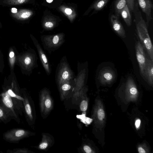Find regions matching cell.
I'll return each mask as SVG.
<instances>
[{"label":"cell","mask_w":153,"mask_h":153,"mask_svg":"<svg viewBox=\"0 0 153 153\" xmlns=\"http://www.w3.org/2000/svg\"><path fill=\"white\" fill-rule=\"evenodd\" d=\"M141 121L140 119L137 120L135 123V125L137 128H138L140 125Z\"/></svg>","instance_id":"obj_29"},{"label":"cell","mask_w":153,"mask_h":153,"mask_svg":"<svg viewBox=\"0 0 153 153\" xmlns=\"http://www.w3.org/2000/svg\"><path fill=\"white\" fill-rule=\"evenodd\" d=\"M83 64L77 63V73L74 78L75 86L73 91V97L77 100L79 97L80 92L84 87L87 75L86 68Z\"/></svg>","instance_id":"obj_5"},{"label":"cell","mask_w":153,"mask_h":153,"mask_svg":"<svg viewBox=\"0 0 153 153\" xmlns=\"http://www.w3.org/2000/svg\"><path fill=\"white\" fill-rule=\"evenodd\" d=\"M151 85L153 83V60L146 58L143 77Z\"/></svg>","instance_id":"obj_14"},{"label":"cell","mask_w":153,"mask_h":153,"mask_svg":"<svg viewBox=\"0 0 153 153\" xmlns=\"http://www.w3.org/2000/svg\"><path fill=\"white\" fill-rule=\"evenodd\" d=\"M23 101L25 111L28 119L31 122H34V117L33 116L32 109L28 98L25 97Z\"/></svg>","instance_id":"obj_21"},{"label":"cell","mask_w":153,"mask_h":153,"mask_svg":"<svg viewBox=\"0 0 153 153\" xmlns=\"http://www.w3.org/2000/svg\"><path fill=\"white\" fill-rule=\"evenodd\" d=\"M109 0H96L91 5L88 12L92 10L94 12H98L101 10L106 5Z\"/></svg>","instance_id":"obj_19"},{"label":"cell","mask_w":153,"mask_h":153,"mask_svg":"<svg viewBox=\"0 0 153 153\" xmlns=\"http://www.w3.org/2000/svg\"><path fill=\"white\" fill-rule=\"evenodd\" d=\"M12 98H15L11 97L7 92L2 94V101L3 104L5 107L8 109L11 110L16 115L14 110L13 102Z\"/></svg>","instance_id":"obj_16"},{"label":"cell","mask_w":153,"mask_h":153,"mask_svg":"<svg viewBox=\"0 0 153 153\" xmlns=\"http://www.w3.org/2000/svg\"><path fill=\"white\" fill-rule=\"evenodd\" d=\"M116 75L114 71L110 68L105 67L99 72L98 79L102 84L110 83L115 79Z\"/></svg>","instance_id":"obj_9"},{"label":"cell","mask_w":153,"mask_h":153,"mask_svg":"<svg viewBox=\"0 0 153 153\" xmlns=\"http://www.w3.org/2000/svg\"><path fill=\"white\" fill-rule=\"evenodd\" d=\"M42 135V140L36 148L40 150L45 151L52 146L54 143V139L48 133H43Z\"/></svg>","instance_id":"obj_13"},{"label":"cell","mask_w":153,"mask_h":153,"mask_svg":"<svg viewBox=\"0 0 153 153\" xmlns=\"http://www.w3.org/2000/svg\"><path fill=\"white\" fill-rule=\"evenodd\" d=\"M74 86V79L64 82L58 86L62 100H64L71 92L73 91Z\"/></svg>","instance_id":"obj_10"},{"label":"cell","mask_w":153,"mask_h":153,"mask_svg":"<svg viewBox=\"0 0 153 153\" xmlns=\"http://www.w3.org/2000/svg\"><path fill=\"white\" fill-rule=\"evenodd\" d=\"M127 4L130 12H133L135 5V0H126Z\"/></svg>","instance_id":"obj_25"},{"label":"cell","mask_w":153,"mask_h":153,"mask_svg":"<svg viewBox=\"0 0 153 153\" xmlns=\"http://www.w3.org/2000/svg\"><path fill=\"white\" fill-rule=\"evenodd\" d=\"M39 103L42 115L47 117L53 107V101L49 90L46 88H43L39 93Z\"/></svg>","instance_id":"obj_4"},{"label":"cell","mask_w":153,"mask_h":153,"mask_svg":"<svg viewBox=\"0 0 153 153\" xmlns=\"http://www.w3.org/2000/svg\"><path fill=\"white\" fill-rule=\"evenodd\" d=\"M13 151V153H30L32 152L26 149H14Z\"/></svg>","instance_id":"obj_27"},{"label":"cell","mask_w":153,"mask_h":153,"mask_svg":"<svg viewBox=\"0 0 153 153\" xmlns=\"http://www.w3.org/2000/svg\"><path fill=\"white\" fill-rule=\"evenodd\" d=\"M139 5L143 12L146 16L147 26L148 27L150 22L152 19V10L153 5L151 0H137Z\"/></svg>","instance_id":"obj_11"},{"label":"cell","mask_w":153,"mask_h":153,"mask_svg":"<svg viewBox=\"0 0 153 153\" xmlns=\"http://www.w3.org/2000/svg\"><path fill=\"white\" fill-rule=\"evenodd\" d=\"M56 25V20L51 17H46L42 23L43 29L46 30H51L55 27Z\"/></svg>","instance_id":"obj_17"},{"label":"cell","mask_w":153,"mask_h":153,"mask_svg":"<svg viewBox=\"0 0 153 153\" xmlns=\"http://www.w3.org/2000/svg\"><path fill=\"white\" fill-rule=\"evenodd\" d=\"M4 115V112L2 108L0 107V118L2 119Z\"/></svg>","instance_id":"obj_30"},{"label":"cell","mask_w":153,"mask_h":153,"mask_svg":"<svg viewBox=\"0 0 153 153\" xmlns=\"http://www.w3.org/2000/svg\"><path fill=\"white\" fill-rule=\"evenodd\" d=\"M65 34L60 33L52 35L40 36V39L44 49L50 54L58 50L65 41Z\"/></svg>","instance_id":"obj_3"},{"label":"cell","mask_w":153,"mask_h":153,"mask_svg":"<svg viewBox=\"0 0 153 153\" xmlns=\"http://www.w3.org/2000/svg\"><path fill=\"white\" fill-rule=\"evenodd\" d=\"M11 13H15L17 12V9L15 8H12L11 10Z\"/></svg>","instance_id":"obj_32"},{"label":"cell","mask_w":153,"mask_h":153,"mask_svg":"<svg viewBox=\"0 0 153 153\" xmlns=\"http://www.w3.org/2000/svg\"><path fill=\"white\" fill-rule=\"evenodd\" d=\"M14 53L13 51L10 52L9 54V56L10 58H12L14 57Z\"/></svg>","instance_id":"obj_33"},{"label":"cell","mask_w":153,"mask_h":153,"mask_svg":"<svg viewBox=\"0 0 153 153\" xmlns=\"http://www.w3.org/2000/svg\"><path fill=\"white\" fill-rule=\"evenodd\" d=\"M47 2L48 3H51L52 2L53 0H46Z\"/></svg>","instance_id":"obj_34"},{"label":"cell","mask_w":153,"mask_h":153,"mask_svg":"<svg viewBox=\"0 0 153 153\" xmlns=\"http://www.w3.org/2000/svg\"><path fill=\"white\" fill-rule=\"evenodd\" d=\"M115 15L112 13L110 17V20L112 28L120 36L125 38L126 34L125 30L122 25Z\"/></svg>","instance_id":"obj_12"},{"label":"cell","mask_w":153,"mask_h":153,"mask_svg":"<svg viewBox=\"0 0 153 153\" xmlns=\"http://www.w3.org/2000/svg\"><path fill=\"white\" fill-rule=\"evenodd\" d=\"M135 48L136 56L139 67L140 73L141 76L143 78L146 58L143 46L140 42L138 41L137 42Z\"/></svg>","instance_id":"obj_8"},{"label":"cell","mask_w":153,"mask_h":153,"mask_svg":"<svg viewBox=\"0 0 153 153\" xmlns=\"http://www.w3.org/2000/svg\"><path fill=\"white\" fill-rule=\"evenodd\" d=\"M30 0H4L3 3L11 5H21L27 2Z\"/></svg>","instance_id":"obj_23"},{"label":"cell","mask_w":153,"mask_h":153,"mask_svg":"<svg viewBox=\"0 0 153 153\" xmlns=\"http://www.w3.org/2000/svg\"><path fill=\"white\" fill-rule=\"evenodd\" d=\"M135 16L137 33L144 47L147 52L150 59L153 60V47L150 37L146 22L143 19L136 1L133 11Z\"/></svg>","instance_id":"obj_1"},{"label":"cell","mask_w":153,"mask_h":153,"mask_svg":"<svg viewBox=\"0 0 153 153\" xmlns=\"http://www.w3.org/2000/svg\"><path fill=\"white\" fill-rule=\"evenodd\" d=\"M74 72L71 69L66 56L61 59L56 68L55 79L57 86L61 83L74 79Z\"/></svg>","instance_id":"obj_2"},{"label":"cell","mask_w":153,"mask_h":153,"mask_svg":"<svg viewBox=\"0 0 153 153\" xmlns=\"http://www.w3.org/2000/svg\"><path fill=\"white\" fill-rule=\"evenodd\" d=\"M98 118L100 120H102L105 117V114L102 109H99L97 112Z\"/></svg>","instance_id":"obj_26"},{"label":"cell","mask_w":153,"mask_h":153,"mask_svg":"<svg viewBox=\"0 0 153 153\" xmlns=\"http://www.w3.org/2000/svg\"><path fill=\"white\" fill-rule=\"evenodd\" d=\"M88 107L87 101L85 100H82L79 105V108L80 111L82 112H85L86 111Z\"/></svg>","instance_id":"obj_24"},{"label":"cell","mask_w":153,"mask_h":153,"mask_svg":"<svg viewBox=\"0 0 153 153\" xmlns=\"http://www.w3.org/2000/svg\"><path fill=\"white\" fill-rule=\"evenodd\" d=\"M138 151L139 153H145L146 152L145 150L141 147H139L138 148Z\"/></svg>","instance_id":"obj_31"},{"label":"cell","mask_w":153,"mask_h":153,"mask_svg":"<svg viewBox=\"0 0 153 153\" xmlns=\"http://www.w3.org/2000/svg\"><path fill=\"white\" fill-rule=\"evenodd\" d=\"M33 14V11L27 9H22L15 13H12V16L16 19L24 20L29 19Z\"/></svg>","instance_id":"obj_15"},{"label":"cell","mask_w":153,"mask_h":153,"mask_svg":"<svg viewBox=\"0 0 153 153\" xmlns=\"http://www.w3.org/2000/svg\"><path fill=\"white\" fill-rule=\"evenodd\" d=\"M34 134L30 131L24 129H14L6 133L4 136V139L7 141L14 142Z\"/></svg>","instance_id":"obj_6"},{"label":"cell","mask_w":153,"mask_h":153,"mask_svg":"<svg viewBox=\"0 0 153 153\" xmlns=\"http://www.w3.org/2000/svg\"><path fill=\"white\" fill-rule=\"evenodd\" d=\"M127 4L126 0H116L114 5L115 16L119 19L120 13Z\"/></svg>","instance_id":"obj_22"},{"label":"cell","mask_w":153,"mask_h":153,"mask_svg":"<svg viewBox=\"0 0 153 153\" xmlns=\"http://www.w3.org/2000/svg\"><path fill=\"white\" fill-rule=\"evenodd\" d=\"M36 48L41 63L46 74L49 76L52 72L51 65L45 52L38 40L34 37L32 38Z\"/></svg>","instance_id":"obj_7"},{"label":"cell","mask_w":153,"mask_h":153,"mask_svg":"<svg viewBox=\"0 0 153 153\" xmlns=\"http://www.w3.org/2000/svg\"><path fill=\"white\" fill-rule=\"evenodd\" d=\"M60 10L68 17L71 22L73 21L76 16L75 11L72 8L65 6L59 7Z\"/></svg>","instance_id":"obj_20"},{"label":"cell","mask_w":153,"mask_h":153,"mask_svg":"<svg viewBox=\"0 0 153 153\" xmlns=\"http://www.w3.org/2000/svg\"><path fill=\"white\" fill-rule=\"evenodd\" d=\"M83 151L86 153H91V150L90 147L87 145H84L83 147Z\"/></svg>","instance_id":"obj_28"},{"label":"cell","mask_w":153,"mask_h":153,"mask_svg":"<svg viewBox=\"0 0 153 153\" xmlns=\"http://www.w3.org/2000/svg\"><path fill=\"white\" fill-rule=\"evenodd\" d=\"M120 15L126 25L128 27L130 26L132 23L131 17L130 12L127 5L121 10Z\"/></svg>","instance_id":"obj_18"}]
</instances>
